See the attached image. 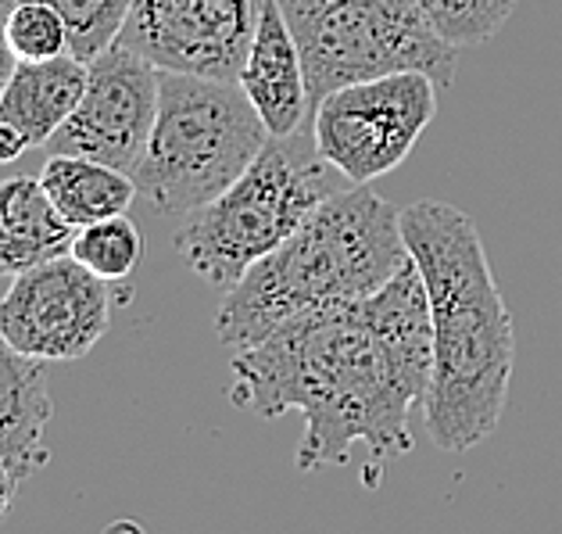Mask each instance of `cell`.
<instances>
[{"instance_id":"cell-7","label":"cell","mask_w":562,"mask_h":534,"mask_svg":"<svg viewBox=\"0 0 562 534\" xmlns=\"http://www.w3.org/2000/svg\"><path fill=\"white\" fill-rule=\"evenodd\" d=\"M434 115L437 79L405 68L330 90L312 112V136L348 183H373L402 166Z\"/></svg>"},{"instance_id":"cell-20","label":"cell","mask_w":562,"mask_h":534,"mask_svg":"<svg viewBox=\"0 0 562 534\" xmlns=\"http://www.w3.org/2000/svg\"><path fill=\"white\" fill-rule=\"evenodd\" d=\"M15 4L19 0H0V90H4L8 76L15 73V65H19L15 51L8 44V19H11V11H15Z\"/></svg>"},{"instance_id":"cell-4","label":"cell","mask_w":562,"mask_h":534,"mask_svg":"<svg viewBox=\"0 0 562 534\" xmlns=\"http://www.w3.org/2000/svg\"><path fill=\"white\" fill-rule=\"evenodd\" d=\"M345 187L351 183L319 155L312 126L269 136L223 194L187 215L176 230V252L209 287L229 291L258 258L277 252Z\"/></svg>"},{"instance_id":"cell-19","label":"cell","mask_w":562,"mask_h":534,"mask_svg":"<svg viewBox=\"0 0 562 534\" xmlns=\"http://www.w3.org/2000/svg\"><path fill=\"white\" fill-rule=\"evenodd\" d=\"M8 44L19 62H47L68 54V25L44 0H19L8 19Z\"/></svg>"},{"instance_id":"cell-2","label":"cell","mask_w":562,"mask_h":534,"mask_svg":"<svg viewBox=\"0 0 562 534\" xmlns=\"http://www.w3.org/2000/svg\"><path fill=\"white\" fill-rule=\"evenodd\" d=\"M402 234L430 294L434 380L423 402L430 442L465 452L495 434L516 359L513 316L470 215L445 201L402 212Z\"/></svg>"},{"instance_id":"cell-18","label":"cell","mask_w":562,"mask_h":534,"mask_svg":"<svg viewBox=\"0 0 562 534\" xmlns=\"http://www.w3.org/2000/svg\"><path fill=\"white\" fill-rule=\"evenodd\" d=\"M68 25V54L93 62L115 44L133 0H44Z\"/></svg>"},{"instance_id":"cell-16","label":"cell","mask_w":562,"mask_h":534,"mask_svg":"<svg viewBox=\"0 0 562 534\" xmlns=\"http://www.w3.org/2000/svg\"><path fill=\"white\" fill-rule=\"evenodd\" d=\"M68 252H72L90 272H98L101 280L119 283L133 277V269L140 266L144 237L133 219L122 212L112 219H98V223H90V226H79Z\"/></svg>"},{"instance_id":"cell-11","label":"cell","mask_w":562,"mask_h":534,"mask_svg":"<svg viewBox=\"0 0 562 534\" xmlns=\"http://www.w3.org/2000/svg\"><path fill=\"white\" fill-rule=\"evenodd\" d=\"M237 84L251 98L272 136H286L312 126V101L301 47L291 33L280 0H262L248 58Z\"/></svg>"},{"instance_id":"cell-9","label":"cell","mask_w":562,"mask_h":534,"mask_svg":"<svg viewBox=\"0 0 562 534\" xmlns=\"http://www.w3.org/2000/svg\"><path fill=\"white\" fill-rule=\"evenodd\" d=\"M158 84L161 68L115 40L90 62L76 112L47 141L50 155H83L133 176L158 119Z\"/></svg>"},{"instance_id":"cell-10","label":"cell","mask_w":562,"mask_h":534,"mask_svg":"<svg viewBox=\"0 0 562 534\" xmlns=\"http://www.w3.org/2000/svg\"><path fill=\"white\" fill-rule=\"evenodd\" d=\"M262 0H133L119 44L169 73L237 79Z\"/></svg>"},{"instance_id":"cell-14","label":"cell","mask_w":562,"mask_h":534,"mask_svg":"<svg viewBox=\"0 0 562 534\" xmlns=\"http://www.w3.org/2000/svg\"><path fill=\"white\" fill-rule=\"evenodd\" d=\"M76 226L54 209L40 176H4L0 180V277L47 263L72 248Z\"/></svg>"},{"instance_id":"cell-5","label":"cell","mask_w":562,"mask_h":534,"mask_svg":"<svg viewBox=\"0 0 562 534\" xmlns=\"http://www.w3.org/2000/svg\"><path fill=\"white\" fill-rule=\"evenodd\" d=\"M269 136L237 79L161 68L158 119L133 180L158 212L190 215L223 194Z\"/></svg>"},{"instance_id":"cell-6","label":"cell","mask_w":562,"mask_h":534,"mask_svg":"<svg viewBox=\"0 0 562 534\" xmlns=\"http://www.w3.org/2000/svg\"><path fill=\"white\" fill-rule=\"evenodd\" d=\"M301 47L312 112L326 93L362 79L419 68L451 87L456 47L445 44L416 0H280Z\"/></svg>"},{"instance_id":"cell-13","label":"cell","mask_w":562,"mask_h":534,"mask_svg":"<svg viewBox=\"0 0 562 534\" xmlns=\"http://www.w3.org/2000/svg\"><path fill=\"white\" fill-rule=\"evenodd\" d=\"M90 65L76 54H58L47 62H19L0 90V119L25 133L33 147H47V141L61 130V122L76 112L87 90Z\"/></svg>"},{"instance_id":"cell-17","label":"cell","mask_w":562,"mask_h":534,"mask_svg":"<svg viewBox=\"0 0 562 534\" xmlns=\"http://www.w3.org/2000/svg\"><path fill=\"white\" fill-rule=\"evenodd\" d=\"M416 4L437 30V36L462 51L480 47L484 40L495 36L509 22L519 0H416Z\"/></svg>"},{"instance_id":"cell-3","label":"cell","mask_w":562,"mask_h":534,"mask_svg":"<svg viewBox=\"0 0 562 534\" xmlns=\"http://www.w3.org/2000/svg\"><path fill=\"white\" fill-rule=\"evenodd\" d=\"M408 263L413 252L402 234V212L369 183H351L229 287L215 334L233 352L248 348L301 312L376 294Z\"/></svg>"},{"instance_id":"cell-15","label":"cell","mask_w":562,"mask_h":534,"mask_svg":"<svg viewBox=\"0 0 562 534\" xmlns=\"http://www.w3.org/2000/svg\"><path fill=\"white\" fill-rule=\"evenodd\" d=\"M40 183L50 194L54 209L76 230L130 212L133 198L140 194L130 173L83 155H50L44 173H40Z\"/></svg>"},{"instance_id":"cell-8","label":"cell","mask_w":562,"mask_h":534,"mask_svg":"<svg viewBox=\"0 0 562 534\" xmlns=\"http://www.w3.org/2000/svg\"><path fill=\"white\" fill-rule=\"evenodd\" d=\"M112 301L108 280L65 252L11 277L0 298V334L40 363H72L108 334Z\"/></svg>"},{"instance_id":"cell-1","label":"cell","mask_w":562,"mask_h":534,"mask_svg":"<svg viewBox=\"0 0 562 534\" xmlns=\"http://www.w3.org/2000/svg\"><path fill=\"white\" fill-rule=\"evenodd\" d=\"M229 402L258 420L297 409V470L345 467L355 445L373 459L413 452L408 420L434 380L430 294L416 258L376 294L301 312L233 352Z\"/></svg>"},{"instance_id":"cell-21","label":"cell","mask_w":562,"mask_h":534,"mask_svg":"<svg viewBox=\"0 0 562 534\" xmlns=\"http://www.w3.org/2000/svg\"><path fill=\"white\" fill-rule=\"evenodd\" d=\"M30 147L33 144L25 141V133L19 126H11V122L0 119V162H19Z\"/></svg>"},{"instance_id":"cell-12","label":"cell","mask_w":562,"mask_h":534,"mask_svg":"<svg viewBox=\"0 0 562 534\" xmlns=\"http://www.w3.org/2000/svg\"><path fill=\"white\" fill-rule=\"evenodd\" d=\"M50 423V391L44 363L19 352L0 334V459L30 481L47 467L50 452L44 445Z\"/></svg>"},{"instance_id":"cell-22","label":"cell","mask_w":562,"mask_h":534,"mask_svg":"<svg viewBox=\"0 0 562 534\" xmlns=\"http://www.w3.org/2000/svg\"><path fill=\"white\" fill-rule=\"evenodd\" d=\"M22 488V477L8 467L4 459H0V520H4L11 513V505H15V496Z\"/></svg>"}]
</instances>
